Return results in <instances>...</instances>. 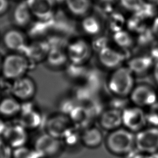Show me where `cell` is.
Here are the masks:
<instances>
[{"label":"cell","mask_w":158,"mask_h":158,"mask_svg":"<svg viewBox=\"0 0 158 158\" xmlns=\"http://www.w3.org/2000/svg\"><path fill=\"white\" fill-rule=\"evenodd\" d=\"M104 143L107 151L118 157H127L136 150L135 134L125 128L108 132Z\"/></svg>","instance_id":"6da1fadb"},{"label":"cell","mask_w":158,"mask_h":158,"mask_svg":"<svg viewBox=\"0 0 158 158\" xmlns=\"http://www.w3.org/2000/svg\"><path fill=\"white\" fill-rule=\"evenodd\" d=\"M33 148L40 158H57L63 152L65 146L60 139L45 133L36 138Z\"/></svg>","instance_id":"7a4b0ae2"},{"label":"cell","mask_w":158,"mask_h":158,"mask_svg":"<svg viewBox=\"0 0 158 158\" xmlns=\"http://www.w3.org/2000/svg\"><path fill=\"white\" fill-rule=\"evenodd\" d=\"M132 72L128 67H119L111 75L109 87L110 90L118 96H125L133 89Z\"/></svg>","instance_id":"3957f363"},{"label":"cell","mask_w":158,"mask_h":158,"mask_svg":"<svg viewBox=\"0 0 158 158\" xmlns=\"http://www.w3.org/2000/svg\"><path fill=\"white\" fill-rule=\"evenodd\" d=\"M28 67V61L25 56L12 54L4 58L1 64V70L5 78L14 80L23 77Z\"/></svg>","instance_id":"277c9868"},{"label":"cell","mask_w":158,"mask_h":158,"mask_svg":"<svg viewBox=\"0 0 158 158\" xmlns=\"http://www.w3.org/2000/svg\"><path fill=\"white\" fill-rule=\"evenodd\" d=\"M136 150L154 154L158 152V128L146 127L135 134Z\"/></svg>","instance_id":"5b68a950"},{"label":"cell","mask_w":158,"mask_h":158,"mask_svg":"<svg viewBox=\"0 0 158 158\" xmlns=\"http://www.w3.org/2000/svg\"><path fill=\"white\" fill-rule=\"evenodd\" d=\"M122 125L136 134L148 125L146 113L139 107L125 108L122 111Z\"/></svg>","instance_id":"8992f818"},{"label":"cell","mask_w":158,"mask_h":158,"mask_svg":"<svg viewBox=\"0 0 158 158\" xmlns=\"http://www.w3.org/2000/svg\"><path fill=\"white\" fill-rule=\"evenodd\" d=\"M1 138L14 149L26 145L28 135L27 130L18 123L7 125Z\"/></svg>","instance_id":"52a82bcc"},{"label":"cell","mask_w":158,"mask_h":158,"mask_svg":"<svg viewBox=\"0 0 158 158\" xmlns=\"http://www.w3.org/2000/svg\"><path fill=\"white\" fill-rule=\"evenodd\" d=\"M74 125L69 117L57 115L50 117L46 123V133L57 138H61Z\"/></svg>","instance_id":"ba28073f"},{"label":"cell","mask_w":158,"mask_h":158,"mask_svg":"<svg viewBox=\"0 0 158 158\" xmlns=\"http://www.w3.org/2000/svg\"><path fill=\"white\" fill-rule=\"evenodd\" d=\"M131 100L139 107L151 106L157 102L155 91L149 86L141 85L133 88L131 92Z\"/></svg>","instance_id":"9c48e42d"},{"label":"cell","mask_w":158,"mask_h":158,"mask_svg":"<svg viewBox=\"0 0 158 158\" xmlns=\"http://www.w3.org/2000/svg\"><path fill=\"white\" fill-rule=\"evenodd\" d=\"M102 130L96 126H88L80 133L81 144L88 149H96L104 141Z\"/></svg>","instance_id":"30bf717a"},{"label":"cell","mask_w":158,"mask_h":158,"mask_svg":"<svg viewBox=\"0 0 158 158\" xmlns=\"http://www.w3.org/2000/svg\"><path fill=\"white\" fill-rule=\"evenodd\" d=\"M90 53L89 44L81 40L71 43L67 47V57L75 64H82L88 59Z\"/></svg>","instance_id":"8fae6325"},{"label":"cell","mask_w":158,"mask_h":158,"mask_svg":"<svg viewBox=\"0 0 158 158\" xmlns=\"http://www.w3.org/2000/svg\"><path fill=\"white\" fill-rule=\"evenodd\" d=\"M36 91V86L33 81L28 77H22L14 80L11 92L17 98L21 100H27L33 97Z\"/></svg>","instance_id":"7c38bea8"},{"label":"cell","mask_w":158,"mask_h":158,"mask_svg":"<svg viewBox=\"0 0 158 158\" xmlns=\"http://www.w3.org/2000/svg\"><path fill=\"white\" fill-rule=\"evenodd\" d=\"M122 125V111L111 108L103 112L99 117L100 128L108 132L114 131Z\"/></svg>","instance_id":"4fadbf2b"},{"label":"cell","mask_w":158,"mask_h":158,"mask_svg":"<svg viewBox=\"0 0 158 158\" xmlns=\"http://www.w3.org/2000/svg\"><path fill=\"white\" fill-rule=\"evenodd\" d=\"M33 16L41 20H47L53 15L54 0H27Z\"/></svg>","instance_id":"5bb4252c"},{"label":"cell","mask_w":158,"mask_h":158,"mask_svg":"<svg viewBox=\"0 0 158 158\" xmlns=\"http://www.w3.org/2000/svg\"><path fill=\"white\" fill-rule=\"evenodd\" d=\"M99 59L104 67L114 69L120 66L125 59V56L107 46L99 52Z\"/></svg>","instance_id":"9a60e30c"},{"label":"cell","mask_w":158,"mask_h":158,"mask_svg":"<svg viewBox=\"0 0 158 158\" xmlns=\"http://www.w3.org/2000/svg\"><path fill=\"white\" fill-rule=\"evenodd\" d=\"M3 41L8 49L14 51L25 52L28 47L23 35L16 30L7 31L3 37Z\"/></svg>","instance_id":"2e32d148"},{"label":"cell","mask_w":158,"mask_h":158,"mask_svg":"<svg viewBox=\"0 0 158 158\" xmlns=\"http://www.w3.org/2000/svg\"><path fill=\"white\" fill-rule=\"evenodd\" d=\"M19 118V123L27 130H34L38 128L42 123L40 114L31 107H22Z\"/></svg>","instance_id":"e0dca14e"},{"label":"cell","mask_w":158,"mask_h":158,"mask_svg":"<svg viewBox=\"0 0 158 158\" xmlns=\"http://www.w3.org/2000/svg\"><path fill=\"white\" fill-rule=\"evenodd\" d=\"M73 125L78 128L83 129L89 126L91 116L85 107L75 106L69 114Z\"/></svg>","instance_id":"ac0fdd59"},{"label":"cell","mask_w":158,"mask_h":158,"mask_svg":"<svg viewBox=\"0 0 158 158\" xmlns=\"http://www.w3.org/2000/svg\"><path fill=\"white\" fill-rule=\"evenodd\" d=\"M32 15L27 2L25 1L21 2L15 7L13 13V19L17 25L24 27L30 23Z\"/></svg>","instance_id":"d6986e66"},{"label":"cell","mask_w":158,"mask_h":158,"mask_svg":"<svg viewBox=\"0 0 158 158\" xmlns=\"http://www.w3.org/2000/svg\"><path fill=\"white\" fill-rule=\"evenodd\" d=\"M152 62L153 60L150 56L136 57L129 61L128 68L134 73H144L151 67Z\"/></svg>","instance_id":"ffe728a7"},{"label":"cell","mask_w":158,"mask_h":158,"mask_svg":"<svg viewBox=\"0 0 158 158\" xmlns=\"http://www.w3.org/2000/svg\"><path fill=\"white\" fill-rule=\"evenodd\" d=\"M22 106L15 99L7 98L0 102V114L5 117H12L21 111Z\"/></svg>","instance_id":"44dd1931"},{"label":"cell","mask_w":158,"mask_h":158,"mask_svg":"<svg viewBox=\"0 0 158 158\" xmlns=\"http://www.w3.org/2000/svg\"><path fill=\"white\" fill-rule=\"evenodd\" d=\"M65 4L69 11L78 16L86 14L90 9V0H65Z\"/></svg>","instance_id":"7402d4cb"},{"label":"cell","mask_w":158,"mask_h":158,"mask_svg":"<svg viewBox=\"0 0 158 158\" xmlns=\"http://www.w3.org/2000/svg\"><path fill=\"white\" fill-rule=\"evenodd\" d=\"M67 58V53L64 52L61 48L57 47H54L49 49L47 55L48 63L54 67L60 66L64 64Z\"/></svg>","instance_id":"603a6c76"},{"label":"cell","mask_w":158,"mask_h":158,"mask_svg":"<svg viewBox=\"0 0 158 158\" xmlns=\"http://www.w3.org/2000/svg\"><path fill=\"white\" fill-rule=\"evenodd\" d=\"M81 130L73 126L61 138L65 147H75L78 144H81Z\"/></svg>","instance_id":"cb8c5ba5"},{"label":"cell","mask_w":158,"mask_h":158,"mask_svg":"<svg viewBox=\"0 0 158 158\" xmlns=\"http://www.w3.org/2000/svg\"><path fill=\"white\" fill-rule=\"evenodd\" d=\"M82 28L83 30L89 35H97L101 29L99 21L95 17H87L82 22Z\"/></svg>","instance_id":"d4e9b609"},{"label":"cell","mask_w":158,"mask_h":158,"mask_svg":"<svg viewBox=\"0 0 158 158\" xmlns=\"http://www.w3.org/2000/svg\"><path fill=\"white\" fill-rule=\"evenodd\" d=\"M48 46L43 43H34L31 46H28L25 52L31 58L34 59H40L45 55H48L49 51Z\"/></svg>","instance_id":"484cf974"},{"label":"cell","mask_w":158,"mask_h":158,"mask_svg":"<svg viewBox=\"0 0 158 158\" xmlns=\"http://www.w3.org/2000/svg\"><path fill=\"white\" fill-rule=\"evenodd\" d=\"M12 158H40L38 153L32 147L26 145L14 149Z\"/></svg>","instance_id":"4316f807"},{"label":"cell","mask_w":158,"mask_h":158,"mask_svg":"<svg viewBox=\"0 0 158 158\" xmlns=\"http://www.w3.org/2000/svg\"><path fill=\"white\" fill-rule=\"evenodd\" d=\"M113 37L115 43L121 48H130L133 44V39L130 33L123 30L114 33Z\"/></svg>","instance_id":"83f0119b"},{"label":"cell","mask_w":158,"mask_h":158,"mask_svg":"<svg viewBox=\"0 0 158 158\" xmlns=\"http://www.w3.org/2000/svg\"><path fill=\"white\" fill-rule=\"evenodd\" d=\"M125 19L122 15L117 12H112L109 18V27L114 33L123 30Z\"/></svg>","instance_id":"f1b7e54d"},{"label":"cell","mask_w":158,"mask_h":158,"mask_svg":"<svg viewBox=\"0 0 158 158\" xmlns=\"http://www.w3.org/2000/svg\"><path fill=\"white\" fill-rule=\"evenodd\" d=\"M144 20H145L144 19L135 14L127 22L128 27L131 31L139 33L146 29L145 24L144 22Z\"/></svg>","instance_id":"f546056e"},{"label":"cell","mask_w":158,"mask_h":158,"mask_svg":"<svg viewBox=\"0 0 158 158\" xmlns=\"http://www.w3.org/2000/svg\"><path fill=\"white\" fill-rule=\"evenodd\" d=\"M145 113L147 125L158 128V103L156 102L149 106L148 111Z\"/></svg>","instance_id":"4dcf8cb0"},{"label":"cell","mask_w":158,"mask_h":158,"mask_svg":"<svg viewBox=\"0 0 158 158\" xmlns=\"http://www.w3.org/2000/svg\"><path fill=\"white\" fill-rule=\"evenodd\" d=\"M121 6L131 11L136 12L141 6L139 0H119Z\"/></svg>","instance_id":"1f68e13d"},{"label":"cell","mask_w":158,"mask_h":158,"mask_svg":"<svg viewBox=\"0 0 158 158\" xmlns=\"http://www.w3.org/2000/svg\"><path fill=\"white\" fill-rule=\"evenodd\" d=\"M139 43L141 44H148L150 42H152L154 37H155L152 30H147L146 28L139 33ZM154 42V41H153Z\"/></svg>","instance_id":"d6a6232c"},{"label":"cell","mask_w":158,"mask_h":158,"mask_svg":"<svg viewBox=\"0 0 158 158\" xmlns=\"http://www.w3.org/2000/svg\"><path fill=\"white\" fill-rule=\"evenodd\" d=\"M13 149L0 137V158H12Z\"/></svg>","instance_id":"836d02e7"},{"label":"cell","mask_w":158,"mask_h":158,"mask_svg":"<svg viewBox=\"0 0 158 158\" xmlns=\"http://www.w3.org/2000/svg\"><path fill=\"white\" fill-rule=\"evenodd\" d=\"M93 48L98 51L100 52L104 48L107 47V39L105 36H98L96 37L92 43Z\"/></svg>","instance_id":"e575fe53"},{"label":"cell","mask_w":158,"mask_h":158,"mask_svg":"<svg viewBox=\"0 0 158 158\" xmlns=\"http://www.w3.org/2000/svg\"><path fill=\"white\" fill-rule=\"evenodd\" d=\"M127 158H154V157L151 154L141 152L135 150L127 156Z\"/></svg>","instance_id":"d590c367"},{"label":"cell","mask_w":158,"mask_h":158,"mask_svg":"<svg viewBox=\"0 0 158 158\" xmlns=\"http://www.w3.org/2000/svg\"><path fill=\"white\" fill-rule=\"evenodd\" d=\"M152 60H156V62L158 61V41L157 42H152L151 51H150V56H149Z\"/></svg>","instance_id":"8d00e7d4"},{"label":"cell","mask_w":158,"mask_h":158,"mask_svg":"<svg viewBox=\"0 0 158 158\" xmlns=\"http://www.w3.org/2000/svg\"><path fill=\"white\" fill-rule=\"evenodd\" d=\"M141 6L156 8L158 7V0H139Z\"/></svg>","instance_id":"74e56055"},{"label":"cell","mask_w":158,"mask_h":158,"mask_svg":"<svg viewBox=\"0 0 158 158\" xmlns=\"http://www.w3.org/2000/svg\"><path fill=\"white\" fill-rule=\"evenodd\" d=\"M8 0H0V15L4 14L8 9Z\"/></svg>","instance_id":"f35d334b"},{"label":"cell","mask_w":158,"mask_h":158,"mask_svg":"<svg viewBox=\"0 0 158 158\" xmlns=\"http://www.w3.org/2000/svg\"><path fill=\"white\" fill-rule=\"evenodd\" d=\"M152 31L153 32L155 37L158 38V17L155 18L151 27Z\"/></svg>","instance_id":"ab89813d"},{"label":"cell","mask_w":158,"mask_h":158,"mask_svg":"<svg viewBox=\"0 0 158 158\" xmlns=\"http://www.w3.org/2000/svg\"><path fill=\"white\" fill-rule=\"evenodd\" d=\"M7 127V125L6 123V122L0 117V137L2 135L4 131L6 130V128Z\"/></svg>","instance_id":"60d3db41"},{"label":"cell","mask_w":158,"mask_h":158,"mask_svg":"<svg viewBox=\"0 0 158 158\" xmlns=\"http://www.w3.org/2000/svg\"><path fill=\"white\" fill-rule=\"evenodd\" d=\"M154 78H155L156 82L158 83V61H157L155 64L154 70Z\"/></svg>","instance_id":"b9f144b4"},{"label":"cell","mask_w":158,"mask_h":158,"mask_svg":"<svg viewBox=\"0 0 158 158\" xmlns=\"http://www.w3.org/2000/svg\"><path fill=\"white\" fill-rule=\"evenodd\" d=\"M99 1L104 4H110L111 2H114V0H99Z\"/></svg>","instance_id":"7bdbcfd3"},{"label":"cell","mask_w":158,"mask_h":158,"mask_svg":"<svg viewBox=\"0 0 158 158\" xmlns=\"http://www.w3.org/2000/svg\"><path fill=\"white\" fill-rule=\"evenodd\" d=\"M1 69V62H0V70Z\"/></svg>","instance_id":"ee69618b"}]
</instances>
